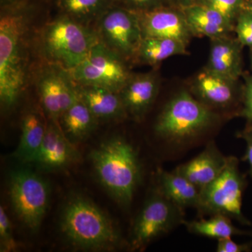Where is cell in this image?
<instances>
[{
  "label": "cell",
  "instance_id": "obj_1",
  "mask_svg": "<svg viewBox=\"0 0 252 252\" xmlns=\"http://www.w3.org/2000/svg\"><path fill=\"white\" fill-rule=\"evenodd\" d=\"M34 0L1 9L0 14V104L4 113L13 110L31 80L33 47L37 45Z\"/></svg>",
  "mask_w": 252,
  "mask_h": 252
},
{
  "label": "cell",
  "instance_id": "obj_2",
  "mask_svg": "<svg viewBox=\"0 0 252 252\" xmlns=\"http://www.w3.org/2000/svg\"><path fill=\"white\" fill-rule=\"evenodd\" d=\"M60 228L67 243L79 250L112 251L122 243L112 219L82 195H74L67 200L61 213Z\"/></svg>",
  "mask_w": 252,
  "mask_h": 252
},
{
  "label": "cell",
  "instance_id": "obj_3",
  "mask_svg": "<svg viewBox=\"0 0 252 252\" xmlns=\"http://www.w3.org/2000/svg\"><path fill=\"white\" fill-rule=\"evenodd\" d=\"M90 160L101 185L119 205L129 206L141 179L133 146L122 136H114L91 151Z\"/></svg>",
  "mask_w": 252,
  "mask_h": 252
},
{
  "label": "cell",
  "instance_id": "obj_4",
  "mask_svg": "<svg viewBox=\"0 0 252 252\" xmlns=\"http://www.w3.org/2000/svg\"><path fill=\"white\" fill-rule=\"evenodd\" d=\"M99 42L94 28L63 14L46 23L37 36V50L46 63L71 70Z\"/></svg>",
  "mask_w": 252,
  "mask_h": 252
},
{
  "label": "cell",
  "instance_id": "obj_5",
  "mask_svg": "<svg viewBox=\"0 0 252 252\" xmlns=\"http://www.w3.org/2000/svg\"><path fill=\"white\" fill-rule=\"evenodd\" d=\"M219 113L195 98L190 92L181 91L165 104L154 125L162 140L175 144L189 143L217 125Z\"/></svg>",
  "mask_w": 252,
  "mask_h": 252
},
{
  "label": "cell",
  "instance_id": "obj_6",
  "mask_svg": "<svg viewBox=\"0 0 252 252\" xmlns=\"http://www.w3.org/2000/svg\"><path fill=\"white\" fill-rule=\"evenodd\" d=\"M246 185V177L240 172L238 159L228 157L220 175L200 190L197 210L201 215H224L238 220L242 224L251 225L242 212L243 195Z\"/></svg>",
  "mask_w": 252,
  "mask_h": 252
},
{
  "label": "cell",
  "instance_id": "obj_7",
  "mask_svg": "<svg viewBox=\"0 0 252 252\" xmlns=\"http://www.w3.org/2000/svg\"><path fill=\"white\" fill-rule=\"evenodd\" d=\"M9 195L18 220L32 232L37 231L49 207L50 189L45 180L28 169L10 174Z\"/></svg>",
  "mask_w": 252,
  "mask_h": 252
},
{
  "label": "cell",
  "instance_id": "obj_8",
  "mask_svg": "<svg viewBox=\"0 0 252 252\" xmlns=\"http://www.w3.org/2000/svg\"><path fill=\"white\" fill-rule=\"evenodd\" d=\"M183 210L157 189L135 219L131 231V249L144 250L155 239L184 223Z\"/></svg>",
  "mask_w": 252,
  "mask_h": 252
},
{
  "label": "cell",
  "instance_id": "obj_9",
  "mask_svg": "<svg viewBox=\"0 0 252 252\" xmlns=\"http://www.w3.org/2000/svg\"><path fill=\"white\" fill-rule=\"evenodd\" d=\"M94 28L101 44L127 63L135 62L143 39L137 13L113 6L99 18Z\"/></svg>",
  "mask_w": 252,
  "mask_h": 252
},
{
  "label": "cell",
  "instance_id": "obj_10",
  "mask_svg": "<svg viewBox=\"0 0 252 252\" xmlns=\"http://www.w3.org/2000/svg\"><path fill=\"white\" fill-rule=\"evenodd\" d=\"M127 63L99 41L85 59L69 72L76 84L119 93L132 74Z\"/></svg>",
  "mask_w": 252,
  "mask_h": 252
},
{
  "label": "cell",
  "instance_id": "obj_11",
  "mask_svg": "<svg viewBox=\"0 0 252 252\" xmlns=\"http://www.w3.org/2000/svg\"><path fill=\"white\" fill-rule=\"evenodd\" d=\"M36 86L43 110L49 119L57 123L78 97L76 83L69 70L52 63L41 66L36 74Z\"/></svg>",
  "mask_w": 252,
  "mask_h": 252
},
{
  "label": "cell",
  "instance_id": "obj_12",
  "mask_svg": "<svg viewBox=\"0 0 252 252\" xmlns=\"http://www.w3.org/2000/svg\"><path fill=\"white\" fill-rule=\"evenodd\" d=\"M137 14L143 38H169L189 46L193 37L185 13L179 8L163 6Z\"/></svg>",
  "mask_w": 252,
  "mask_h": 252
},
{
  "label": "cell",
  "instance_id": "obj_13",
  "mask_svg": "<svg viewBox=\"0 0 252 252\" xmlns=\"http://www.w3.org/2000/svg\"><path fill=\"white\" fill-rule=\"evenodd\" d=\"M79 158L80 154L59 123L49 119L44 141L32 164L44 171H55L75 163Z\"/></svg>",
  "mask_w": 252,
  "mask_h": 252
},
{
  "label": "cell",
  "instance_id": "obj_14",
  "mask_svg": "<svg viewBox=\"0 0 252 252\" xmlns=\"http://www.w3.org/2000/svg\"><path fill=\"white\" fill-rule=\"evenodd\" d=\"M235 84L236 81L205 67L194 77L190 92L201 103L217 112L232 108L237 103Z\"/></svg>",
  "mask_w": 252,
  "mask_h": 252
},
{
  "label": "cell",
  "instance_id": "obj_15",
  "mask_svg": "<svg viewBox=\"0 0 252 252\" xmlns=\"http://www.w3.org/2000/svg\"><path fill=\"white\" fill-rule=\"evenodd\" d=\"M160 85L157 72L132 73L119 92L127 117L142 122L157 99Z\"/></svg>",
  "mask_w": 252,
  "mask_h": 252
},
{
  "label": "cell",
  "instance_id": "obj_16",
  "mask_svg": "<svg viewBox=\"0 0 252 252\" xmlns=\"http://www.w3.org/2000/svg\"><path fill=\"white\" fill-rule=\"evenodd\" d=\"M227 159L228 157L220 152L215 142H210L198 156L179 165L175 170L201 190L220 175Z\"/></svg>",
  "mask_w": 252,
  "mask_h": 252
},
{
  "label": "cell",
  "instance_id": "obj_17",
  "mask_svg": "<svg viewBox=\"0 0 252 252\" xmlns=\"http://www.w3.org/2000/svg\"><path fill=\"white\" fill-rule=\"evenodd\" d=\"M78 97L98 122H121L128 118L119 93L99 86L76 84Z\"/></svg>",
  "mask_w": 252,
  "mask_h": 252
},
{
  "label": "cell",
  "instance_id": "obj_18",
  "mask_svg": "<svg viewBox=\"0 0 252 252\" xmlns=\"http://www.w3.org/2000/svg\"><path fill=\"white\" fill-rule=\"evenodd\" d=\"M207 68L222 77L237 81L242 74L241 44L229 35L210 39Z\"/></svg>",
  "mask_w": 252,
  "mask_h": 252
},
{
  "label": "cell",
  "instance_id": "obj_19",
  "mask_svg": "<svg viewBox=\"0 0 252 252\" xmlns=\"http://www.w3.org/2000/svg\"><path fill=\"white\" fill-rule=\"evenodd\" d=\"M182 10L193 36L212 39L234 31V26L223 15L205 5L195 4Z\"/></svg>",
  "mask_w": 252,
  "mask_h": 252
},
{
  "label": "cell",
  "instance_id": "obj_20",
  "mask_svg": "<svg viewBox=\"0 0 252 252\" xmlns=\"http://www.w3.org/2000/svg\"><path fill=\"white\" fill-rule=\"evenodd\" d=\"M47 124L35 109L23 116L21 124V137L14 157L23 163L32 164L45 137Z\"/></svg>",
  "mask_w": 252,
  "mask_h": 252
},
{
  "label": "cell",
  "instance_id": "obj_21",
  "mask_svg": "<svg viewBox=\"0 0 252 252\" xmlns=\"http://www.w3.org/2000/svg\"><path fill=\"white\" fill-rule=\"evenodd\" d=\"M158 189L181 208H198L200 190L178 172L159 168L157 171Z\"/></svg>",
  "mask_w": 252,
  "mask_h": 252
},
{
  "label": "cell",
  "instance_id": "obj_22",
  "mask_svg": "<svg viewBox=\"0 0 252 252\" xmlns=\"http://www.w3.org/2000/svg\"><path fill=\"white\" fill-rule=\"evenodd\" d=\"M98 121L79 97L59 119V124L71 142L85 140L94 132Z\"/></svg>",
  "mask_w": 252,
  "mask_h": 252
},
{
  "label": "cell",
  "instance_id": "obj_23",
  "mask_svg": "<svg viewBox=\"0 0 252 252\" xmlns=\"http://www.w3.org/2000/svg\"><path fill=\"white\" fill-rule=\"evenodd\" d=\"M187 46L182 41L169 38H143L137 51L135 62L157 67L172 56L188 54Z\"/></svg>",
  "mask_w": 252,
  "mask_h": 252
},
{
  "label": "cell",
  "instance_id": "obj_24",
  "mask_svg": "<svg viewBox=\"0 0 252 252\" xmlns=\"http://www.w3.org/2000/svg\"><path fill=\"white\" fill-rule=\"evenodd\" d=\"M54 4L60 14L94 28L99 18L114 6V0H57Z\"/></svg>",
  "mask_w": 252,
  "mask_h": 252
},
{
  "label": "cell",
  "instance_id": "obj_25",
  "mask_svg": "<svg viewBox=\"0 0 252 252\" xmlns=\"http://www.w3.org/2000/svg\"><path fill=\"white\" fill-rule=\"evenodd\" d=\"M231 219L222 215H212L209 219L184 222L190 233L216 240L231 238L235 235L252 236V232L238 229L232 223Z\"/></svg>",
  "mask_w": 252,
  "mask_h": 252
},
{
  "label": "cell",
  "instance_id": "obj_26",
  "mask_svg": "<svg viewBox=\"0 0 252 252\" xmlns=\"http://www.w3.org/2000/svg\"><path fill=\"white\" fill-rule=\"evenodd\" d=\"M200 4L218 11L235 26L237 18L245 9L247 2L246 0H201Z\"/></svg>",
  "mask_w": 252,
  "mask_h": 252
},
{
  "label": "cell",
  "instance_id": "obj_27",
  "mask_svg": "<svg viewBox=\"0 0 252 252\" xmlns=\"http://www.w3.org/2000/svg\"><path fill=\"white\" fill-rule=\"evenodd\" d=\"M234 31L241 45L252 49V8L248 4L237 18Z\"/></svg>",
  "mask_w": 252,
  "mask_h": 252
},
{
  "label": "cell",
  "instance_id": "obj_28",
  "mask_svg": "<svg viewBox=\"0 0 252 252\" xmlns=\"http://www.w3.org/2000/svg\"><path fill=\"white\" fill-rule=\"evenodd\" d=\"M18 244L13 234L12 225L4 207H0V249L1 252L16 251Z\"/></svg>",
  "mask_w": 252,
  "mask_h": 252
},
{
  "label": "cell",
  "instance_id": "obj_29",
  "mask_svg": "<svg viewBox=\"0 0 252 252\" xmlns=\"http://www.w3.org/2000/svg\"><path fill=\"white\" fill-rule=\"evenodd\" d=\"M114 6L142 14L167 4L166 0H114Z\"/></svg>",
  "mask_w": 252,
  "mask_h": 252
},
{
  "label": "cell",
  "instance_id": "obj_30",
  "mask_svg": "<svg viewBox=\"0 0 252 252\" xmlns=\"http://www.w3.org/2000/svg\"><path fill=\"white\" fill-rule=\"evenodd\" d=\"M243 107L238 115L245 118L250 124H252V77L247 78L242 94Z\"/></svg>",
  "mask_w": 252,
  "mask_h": 252
},
{
  "label": "cell",
  "instance_id": "obj_31",
  "mask_svg": "<svg viewBox=\"0 0 252 252\" xmlns=\"http://www.w3.org/2000/svg\"><path fill=\"white\" fill-rule=\"evenodd\" d=\"M237 137L242 139L246 143V151L243 160L248 162L249 174L252 177V124H249L243 130L239 131Z\"/></svg>",
  "mask_w": 252,
  "mask_h": 252
},
{
  "label": "cell",
  "instance_id": "obj_32",
  "mask_svg": "<svg viewBox=\"0 0 252 252\" xmlns=\"http://www.w3.org/2000/svg\"><path fill=\"white\" fill-rule=\"evenodd\" d=\"M252 241L246 243H238L231 238L219 240L217 243V252H249L252 251Z\"/></svg>",
  "mask_w": 252,
  "mask_h": 252
},
{
  "label": "cell",
  "instance_id": "obj_33",
  "mask_svg": "<svg viewBox=\"0 0 252 252\" xmlns=\"http://www.w3.org/2000/svg\"><path fill=\"white\" fill-rule=\"evenodd\" d=\"M201 0H166L167 6L184 9L193 5L200 4Z\"/></svg>",
  "mask_w": 252,
  "mask_h": 252
},
{
  "label": "cell",
  "instance_id": "obj_34",
  "mask_svg": "<svg viewBox=\"0 0 252 252\" xmlns=\"http://www.w3.org/2000/svg\"><path fill=\"white\" fill-rule=\"evenodd\" d=\"M27 1L28 0H0V7L1 9L9 7V6L20 4Z\"/></svg>",
  "mask_w": 252,
  "mask_h": 252
},
{
  "label": "cell",
  "instance_id": "obj_35",
  "mask_svg": "<svg viewBox=\"0 0 252 252\" xmlns=\"http://www.w3.org/2000/svg\"><path fill=\"white\" fill-rule=\"evenodd\" d=\"M46 3H51V4H54L57 0H44Z\"/></svg>",
  "mask_w": 252,
  "mask_h": 252
},
{
  "label": "cell",
  "instance_id": "obj_36",
  "mask_svg": "<svg viewBox=\"0 0 252 252\" xmlns=\"http://www.w3.org/2000/svg\"><path fill=\"white\" fill-rule=\"evenodd\" d=\"M246 2L247 3H252V0H246Z\"/></svg>",
  "mask_w": 252,
  "mask_h": 252
},
{
  "label": "cell",
  "instance_id": "obj_37",
  "mask_svg": "<svg viewBox=\"0 0 252 252\" xmlns=\"http://www.w3.org/2000/svg\"><path fill=\"white\" fill-rule=\"evenodd\" d=\"M247 4H248L249 6H251V7L252 8V3H247Z\"/></svg>",
  "mask_w": 252,
  "mask_h": 252
},
{
  "label": "cell",
  "instance_id": "obj_38",
  "mask_svg": "<svg viewBox=\"0 0 252 252\" xmlns=\"http://www.w3.org/2000/svg\"></svg>",
  "mask_w": 252,
  "mask_h": 252
}]
</instances>
